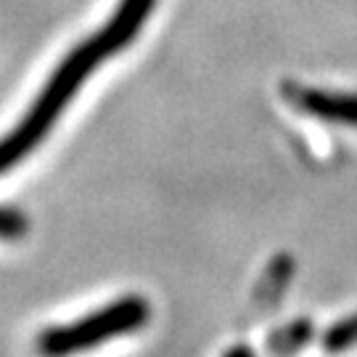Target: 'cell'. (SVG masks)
I'll list each match as a JSON object with an SVG mask.
<instances>
[{"label": "cell", "instance_id": "3957f363", "mask_svg": "<svg viewBox=\"0 0 357 357\" xmlns=\"http://www.w3.org/2000/svg\"><path fill=\"white\" fill-rule=\"evenodd\" d=\"M296 109L307 114L339 122L357 128V93H333V90H315V88H294L289 90Z\"/></svg>", "mask_w": 357, "mask_h": 357}, {"label": "cell", "instance_id": "8992f818", "mask_svg": "<svg viewBox=\"0 0 357 357\" xmlns=\"http://www.w3.org/2000/svg\"><path fill=\"white\" fill-rule=\"evenodd\" d=\"M26 217L13 206H0V241H19L26 236Z\"/></svg>", "mask_w": 357, "mask_h": 357}, {"label": "cell", "instance_id": "5b68a950", "mask_svg": "<svg viewBox=\"0 0 357 357\" xmlns=\"http://www.w3.org/2000/svg\"><path fill=\"white\" fill-rule=\"evenodd\" d=\"M355 344H357V315L339 320L336 326L328 328L326 339H323V347L328 352H342V349H349V347Z\"/></svg>", "mask_w": 357, "mask_h": 357}, {"label": "cell", "instance_id": "6da1fadb", "mask_svg": "<svg viewBox=\"0 0 357 357\" xmlns=\"http://www.w3.org/2000/svg\"><path fill=\"white\" fill-rule=\"evenodd\" d=\"M153 6H156V0H122L114 16L59 64V69L45 82V88L40 90L32 109L22 116V122L6 138H0V175L13 169L26 153L38 149V143L53 130L56 119L66 109V103L75 98L85 77L101 64L106 56H114L122 48H128L143 29Z\"/></svg>", "mask_w": 357, "mask_h": 357}, {"label": "cell", "instance_id": "277c9868", "mask_svg": "<svg viewBox=\"0 0 357 357\" xmlns=\"http://www.w3.org/2000/svg\"><path fill=\"white\" fill-rule=\"evenodd\" d=\"M310 333H312V326H310L307 320H296V323H291L289 328L273 333L270 349H273V352H291V349H296V347L307 344Z\"/></svg>", "mask_w": 357, "mask_h": 357}, {"label": "cell", "instance_id": "7a4b0ae2", "mask_svg": "<svg viewBox=\"0 0 357 357\" xmlns=\"http://www.w3.org/2000/svg\"><path fill=\"white\" fill-rule=\"evenodd\" d=\"M149 320V302L141 296H125L114 305L103 307L93 315H85L77 323L48 328L40 336V349L48 355H66L98 347L114 336L138 331Z\"/></svg>", "mask_w": 357, "mask_h": 357}]
</instances>
